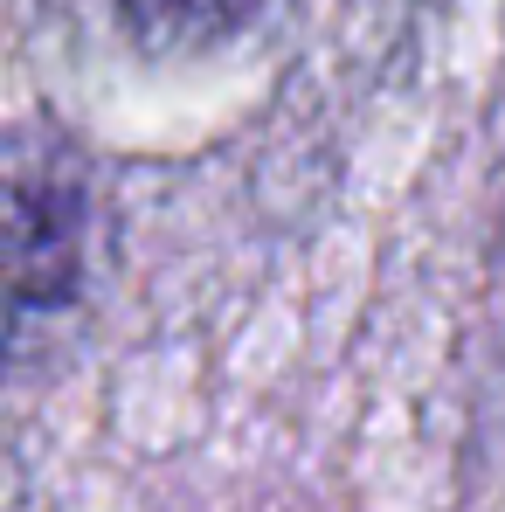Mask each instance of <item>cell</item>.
Wrapping results in <instances>:
<instances>
[{"mask_svg": "<svg viewBox=\"0 0 505 512\" xmlns=\"http://www.w3.org/2000/svg\"><path fill=\"white\" fill-rule=\"evenodd\" d=\"M97 194L77 146L0 132V367L35 353L90 284Z\"/></svg>", "mask_w": 505, "mask_h": 512, "instance_id": "obj_1", "label": "cell"}, {"mask_svg": "<svg viewBox=\"0 0 505 512\" xmlns=\"http://www.w3.org/2000/svg\"><path fill=\"white\" fill-rule=\"evenodd\" d=\"M139 56H208L263 28L284 0H90Z\"/></svg>", "mask_w": 505, "mask_h": 512, "instance_id": "obj_2", "label": "cell"}]
</instances>
